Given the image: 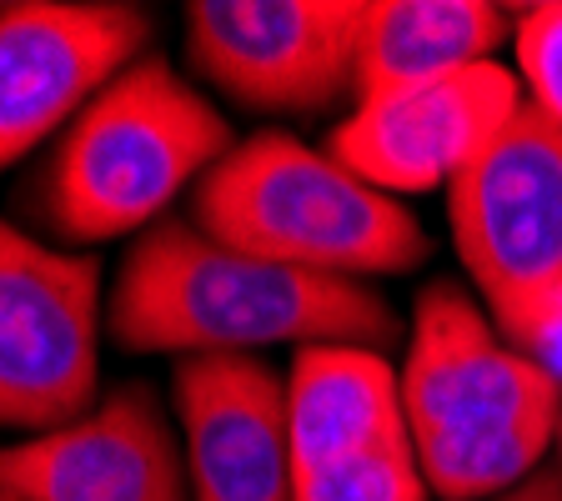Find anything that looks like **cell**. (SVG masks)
Listing matches in <instances>:
<instances>
[{
	"label": "cell",
	"instance_id": "obj_6",
	"mask_svg": "<svg viewBox=\"0 0 562 501\" xmlns=\"http://www.w3.org/2000/svg\"><path fill=\"white\" fill-rule=\"evenodd\" d=\"M101 266L0 221V426L56 432L95 407Z\"/></svg>",
	"mask_w": 562,
	"mask_h": 501
},
{
	"label": "cell",
	"instance_id": "obj_4",
	"mask_svg": "<svg viewBox=\"0 0 562 501\" xmlns=\"http://www.w3.org/2000/svg\"><path fill=\"white\" fill-rule=\"evenodd\" d=\"M191 226L211 241L316 276H392L427 261L407 206L286 130L236 140L191 191Z\"/></svg>",
	"mask_w": 562,
	"mask_h": 501
},
{
	"label": "cell",
	"instance_id": "obj_17",
	"mask_svg": "<svg viewBox=\"0 0 562 501\" xmlns=\"http://www.w3.org/2000/svg\"><path fill=\"white\" fill-rule=\"evenodd\" d=\"M0 501H21V497H15V491H5V487H0Z\"/></svg>",
	"mask_w": 562,
	"mask_h": 501
},
{
	"label": "cell",
	"instance_id": "obj_16",
	"mask_svg": "<svg viewBox=\"0 0 562 501\" xmlns=\"http://www.w3.org/2000/svg\"><path fill=\"white\" fill-rule=\"evenodd\" d=\"M482 501H562V471L558 467H542V471H532L527 481L497 491V497H482Z\"/></svg>",
	"mask_w": 562,
	"mask_h": 501
},
{
	"label": "cell",
	"instance_id": "obj_3",
	"mask_svg": "<svg viewBox=\"0 0 562 501\" xmlns=\"http://www.w3.org/2000/svg\"><path fill=\"white\" fill-rule=\"evenodd\" d=\"M232 126L166 60L140 56L60 130L35 181V216L60 241L151 231L191 181L232 151Z\"/></svg>",
	"mask_w": 562,
	"mask_h": 501
},
{
	"label": "cell",
	"instance_id": "obj_12",
	"mask_svg": "<svg viewBox=\"0 0 562 501\" xmlns=\"http://www.w3.org/2000/svg\"><path fill=\"white\" fill-rule=\"evenodd\" d=\"M286 426L296 477L331 467L407 432L402 382L372 346H302L286 376Z\"/></svg>",
	"mask_w": 562,
	"mask_h": 501
},
{
	"label": "cell",
	"instance_id": "obj_15",
	"mask_svg": "<svg viewBox=\"0 0 562 501\" xmlns=\"http://www.w3.org/2000/svg\"><path fill=\"white\" fill-rule=\"evenodd\" d=\"M517 76L527 105L562 126V0L527 5L517 21Z\"/></svg>",
	"mask_w": 562,
	"mask_h": 501
},
{
	"label": "cell",
	"instance_id": "obj_11",
	"mask_svg": "<svg viewBox=\"0 0 562 501\" xmlns=\"http://www.w3.org/2000/svg\"><path fill=\"white\" fill-rule=\"evenodd\" d=\"M176 417L196 501H292L286 376L257 356H181Z\"/></svg>",
	"mask_w": 562,
	"mask_h": 501
},
{
	"label": "cell",
	"instance_id": "obj_14",
	"mask_svg": "<svg viewBox=\"0 0 562 501\" xmlns=\"http://www.w3.org/2000/svg\"><path fill=\"white\" fill-rule=\"evenodd\" d=\"M432 487L422 477V462L412 452V436H392L382 446H367L357 456H341L331 467H316L296 477L292 501H427Z\"/></svg>",
	"mask_w": 562,
	"mask_h": 501
},
{
	"label": "cell",
	"instance_id": "obj_5",
	"mask_svg": "<svg viewBox=\"0 0 562 501\" xmlns=\"http://www.w3.org/2000/svg\"><path fill=\"white\" fill-rule=\"evenodd\" d=\"M457 257L492 327L538 356L562 337V126L538 105L507 121L447 186Z\"/></svg>",
	"mask_w": 562,
	"mask_h": 501
},
{
	"label": "cell",
	"instance_id": "obj_18",
	"mask_svg": "<svg viewBox=\"0 0 562 501\" xmlns=\"http://www.w3.org/2000/svg\"><path fill=\"white\" fill-rule=\"evenodd\" d=\"M558 442H562V426H558Z\"/></svg>",
	"mask_w": 562,
	"mask_h": 501
},
{
	"label": "cell",
	"instance_id": "obj_1",
	"mask_svg": "<svg viewBox=\"0 0 562 501\" xmlns=\"http://www.w3.org/2000/svg\"><path fill=\"white\" fill-rule=\"evenodd\" d=\"M126 351L251 356L257 346H392L397 316L367 281L316 276L232 251L191 221H156L131 246L111 296Z\"/></svg>",
	"mask_w": 562,
	"mask_h": 501
},
{
	"label": "cell",
	"instance_id": "obj_13",
	"mask_svg": "<svg viewBox=\"0 0 562 501\" xmlns=\"http://www.w3.org/2000/svg\"><path fill=\"white\" fill-rule=\"evenodd\" d=\"M507 31V11L487 0H372L357 50V95L367 101L482 66Z\"/></svg>",
	"mask_w": 562,
	"mask_h": 501
},
{
	"label": "cell",
	"instance_id": "obj_2",
	"mask_svg": "<svg viewBox=\"0 0 562 501\" xmlns=\"http://www.w3.org/2000/svg\"><path fill=\"white\" fill-rule=\"evenodd\" d=\"M397 382L422 477L447 501L497 497L542 471L562 426L552 366L517 351L457 281L417 296Z\"/></svg>",
	"mask_w": 562,
	"mask_h": 501
},
{
	"label": "cell",
	"instance_id": "obj_9",
	"mask_svg": "<svg viewBox=\"0 0 562 501\" xmlns=\"http://www.w3.org/2000/svg\"><path fill=\"white\" fill-rule=\"evenodd\" d=\"M527 95L517 76L497 60L452 70L437 81L402 86V91L367 95L327 140L351 175L376 191H432L452 186L492 136L522 111Z\"/></svg>",
	"mask_w": 562,
	"mask_h": 501
},
{
	"label": "cell",
	"instance_id": "obj_7",
	"mask_svg": "<svg viewBox=\"0 0 562 501\" xmlns=\"http://www.w3.org/2000/svg\"><path fill=\"white\" fill-rule=\"evenodd\" d=\"M362 21V0H196L187 56L232 101L306 116L357 91Z\"/></svg>",
	"mask_w": 562,
	"mask_h": 501
},
{
	"label": "cell",
	"instance_id": "obj_8",
	"mask_svg": "<svg viewBox=\"0 0 562 501\" xmlns=\"http://www.w3.org/2000/svg\"><path fill=\"white\" fill-rule=\"evenodd\" d=\"M151 41L140 5L116 0H15L0 5V171L66 130L131 70Z\"/></svg>",
	"mask_w": 562,
	"mask_h": 501
},
{
	"label": "cell",
	"instance_id": "obj_10",
	"mask_svg": "<svg viewBox=\"0 0 562 501\" xmlns=\"http://www.w3.org/2000/svg\"><path fill=\"white\" fill-rule=\"evenodd\" d=\"M0 487L21 501H191L181 446L146 386H121L70 426L5 442Z\"/></svg>",
	"mask_w": 562,
	"mask_h": 501
}]
</instances>
